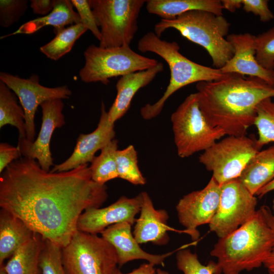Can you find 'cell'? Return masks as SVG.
Here are the masks:
<instances>
[{"instance_id": "24", "label": "cell", "mask_w": 274, "mask_h": 274, "mask_svg": "<svg viewBox=\"0 0 274 274\" xmlns=\"http://www.w3.org/2000/svg\"><path fill=\"white\" fill-rule=\"evenodd\" d=\"M146 4L147 12L159 16L161 19H173L192 10L223 15V8L219 0H149Z\"/></svg>"}, {"instance_id": "1", "label": "cell", "mask_w": 274, "mask_h": 274, "mask_svg": "<svg viewBox=\"0 0 274 274\" xmlns=\"http://www.w3.org/2000/svg\"><path fill=\"white\" fill-rule=\"evenodd\" d=\"M108 196L106 185L92 180L88 164L51 172L36 159L22 157L1 173V209L61 248L78 230L80 215L100 208Z\"/></svg>"}, {"instance_id": "34", "label": "cell", "mask_w": 274, "mask_h": 274, "mask_svg": "<svg viewBox=\"0 0 274 274\" xmlns=\"http://www.w3.org/2000/svg\"><path fill=\"white\" fill-rule=\"evenodd\" d=\"M26 0H1L0 25L9 27L24 15L27 9Z\"/></svg>"}, {"instance_id": "45", "label": "cell", "mask_w": 274, "mask_h": 274, "mask_svg": "<svg viewBox=\"0 0 274 274\" xmlns=\"http://www.w3.org/2000/svg\"><path fill=\"white\" fill-rule=\"evenodd\" d=\"M272 214L273 215H274V199H273V201H272Z\"/></svg>"}, {"instance_id": "33", "label": "cell", "mask_w": 274, "mask_h": 274, "mask_svg": "<svg viewBox=\"0 0 274 274\" xmlns=\"http://www.w3.org/2000/svg\"><path fill=\"white\" fill-rule=\"evenodd\" d=\"M255 57L262 67L274 70V26L256 36Z\"/></svg>"}, {"instance_id": "5", "label": "cell", "mask_w": 274, "mask_h": 274, "mask_svg": "<svg viewBox=\"0 0 274 274\" xmlns=\"http://www.w3.org/2000/svg\"><path fill=\"white\" fill-rule=\"evenodd\" d=\"M230 25L223 15L192 10L173 19H161L154 26V33L160 38L168 28L177 30L183 37L204 48L211 56L213 65L221 68L234 54L232 45L225 38Z\"/></svg>"}, {"instance_id": "20", "label": "cell", "mask_w": 274, "mask_h": 274, "mask_svg": "<svg viewBox=\"0 0 274 274\" xmlns=\"http://www.w3.org/2000/svg\"><path fill=\"white\" fill-rule=\"evenodd\" d=\"M163 68L162 63L159 62L153 67L121 77L116 84L115 99L107 112L109 122L114 124L122 118L128 110L137 92L149 84Z\"/></svg>"}, {"instance_id": "17", "label": "cell", "mask_w": 274, "mask_h": 274, "mask_svg": "<svg viewBox=\"0 0 274 274\" xmlns=\"http://www.w3.org/2000/svg\"><path fill=\"white\" fill-rule=\"evenodd\" d=\"M227 40L232 45L234 54L220 68L223 74L257 77L274 85V70L263 68L256 60V36L248 32L232 33L228 35Z\"/></svg>"}, {"instance_id": "15", "label": "cell", "mask_w": 274, "mask_h": 274, "mask_svg": "<svg viewBox=\"0 0 274 274\" xmlns=\"http://www.w3.org/2000/svg\"><path fill=\"white\" fill-rule=\"evenodd\" d=\"M143 200L141 192L132 198L121 196L105 208L87 209L78 219L77 230L97 234L115 224L127 222L132 225L136 221L135 216L140 212Z\"/></svg>"}, {"instance_id": "8", "label": "cell", "mask_w": 274, "mask_h": 274, "mask_svg": "<svg viewBox=\"0 0 274 274\" xmlns=\"http://www.w3.org/2000/svg\"><path fill=\"white\" fill-rule=\"evenodd\" d=\"M61 255L66 274H116L119 269L116 250L97 234L77 230Z\"/></svg>"}, {"instance_id": "42", "label": "cell", "mask_w": 274, "mask_h": 274, "mask_svg": "<svg viewBox=\"0 0 274 274\" xmlns=\"http://www.w3.org/2000/svg\"><path fill=\"white\" fill-rule=\"evenodd\" d=\"M274 190V180L260 189L256 194L259 197H262L267 193Z\"/></svg>"}, {"instance_id": "29", "label": "cell", "mask_w": 274, "mask_h": 274, "mask_svg": "<svg viewBox=\"0 0 274 274\" xmlns=\"http://www.w3.org/2000/svg\"><path fill=\"white\" fill-rule=\"evenodd\" d=\"M267 98L260 102L256 108V126L258 137L257 143L261 149L262 147L274 142V101Z\"/></svg>"}, {"instance_id": "44", "label": "cell", "mask_w": 274, "mask_h": 274, "mask_svg": "<svg viewBox=\"0 0 274 274\" xmlns=\"http://www.w3.org/2000/svg\"><path fill=\"white\" fill-rule=\"evenodd\" d=\"M0 274H7L5 269L4 264L0 266Z\"/></svg>"}, {"instance_id": "27", "label": "cell", "mask_w": 274, "mask_h": 274, "mask_svg": "<svg viewBox=\"0 0 274 274\" xmlns=\"http://www.w3.org/2000/svg\"><path fill=\"white\" fill-rule=\"evenodd\" d=\"M88 29L81 23L65 27L55 33V37L40 48V51L48 58L58 60L70 52L76 41Z\"/></svg>"}, {"instance_id": "13", "label": "cell", "mask_w": 274, "mask_h": 274, "mask_svg": "<svg viewBox=\"0 0 274 274\" xmlns=\"http://www.w3.org/2000/svg\"><path fill=\"white\" fill-rule=\"evenodd\" d=\"M220 186L213 178L202 189L185 195L176 206L180 223L191 233V239L197 241L200 233L198 226L211 222L220 203Z\"/></svg>"}, {"instance_id": "43", "label": "cell", "mask_w": 274, "mask_h": 274, "mask_svg": "<svg viewBox=\"0 0 274 274\" xmlns=\"http://www.w3.org/2000/svg\"><path fill=\"white\" fill-rule=\"evenodd\" d=\"M156 274H170L167 271L162 270L160 268H158L156 269Z\"/></svg>"}, {"instance_id": "12", "label": "cell", "mask_w": 274, "mask_h": 274, "mask_svg": "<svg viewBox=\"0 0 274 274\" xmlns=\"http://www.w3.org/2000/svg\"><path fill=\"white\" fill-rule=\"evenodd\" d=\"M0 81L5 83L18 97L25 115L26 138L33 142L36 135L35 115L39 106L53 99L68 98L72 91L66 85L48 87L40 83L39 77L32 75L27 79L1 72Z\"/></svg>"}, {"instance_id": "32", "label": "cell", "mask_w": 274, "mask_h": 274, "mask_svg": "<svg viewBox=\"0 0 274 274\" xmlns=\"http://www.w3.org/2000/svg\"><path fill=\"white\" fill-rule=\"evenodd\" d=\"M41 274H66L61 255V248L47 239H43L40 256Z\"/></svg>"}, {"instance_id": "2", "label": "cell", "mask_w": 274, "mask_h": 274, "mask_svg": "<svg viewBox=\"0 0 274 274\" xmlns=\"http://www.w3.org/2000/svg\"><path fill=\"white\" fill-rule=\"evenodd\" d=\"M196 88L200 109L208 122L228 136L246 135L254 125L258 104L274 97V85L257 77L236 73L198 82Z\"/></svg>"}, {"instance_id": "35", "label": "cell", "mask_w": 274, "mask_h": 274, "mask_svg": "<svg viewBox=\"0 0 274 274\" xmlns=\"http://www.w3.org/2000/svg\"><path fill=\"white\" fill-rule=\"evenodd\" d=\"M71 2L77 10L81 23L89 30L99 42L101 39V32L97 25L89 0H71Z\"/></svg>"}, {"instance_id": "6", "label": "cell", "mask_w": 274, "mask_h": 274, "mask_svg": "<svg viewBox=\"0 0 274 274\" xmlns=\"http://www.w3.org/2000/svg\"><path fill=\"white\" fill-rule=\"evenodd\" d=\"M84 56L85 64L79 73L81 80L104 85L108 84L111 78L146 70L159 62L135 52L130 46L104 48L92 44L87 47Z\"/></svg>"}, {"instance_id": "26", "label": "cell", "mask_w": 274, "mask_h": 274, "mask_svg": "<svg viewBox=\"0 0 274 274\" xmlns=\"http://www.w3.org/2000/svg\"><path fill=\"white\" fill-rule=\"evenodd\" d=\"M16 95L5 83L0 81V128L6 125L18 129L19 138H26L25 115L18 103Z\"/></svg>"}, {"instance_id": "21", "label": "cell", "mask_w": 274, "mask_h": 274, "mask_svg": "<svg viewBox=\"0 0 274 274\" xmlns=\"http://www.w3.org/2000/svg\"><path fill=\"white\" fill-rule=\"evenodd\" d=\"M35 232L24 221L9 211H0V266L23 245L31 239Z\"/></svg>"}, {"instance_id": "16", "label": "cell", "mask_w": 274, "mask_h": 274, "mask_svg": "<svg viewBox=\"0 0 274 274\" xmlns=\"http://www.w3.org/2000/svg\"><path fill=\"white\" fill-rule=\"evenodd\" d=\"M115 136L114 124L108 121L107 112L104 103L102 102L101 114L96 128L88 134L81 133L72 155L62 163L54 165L50 171H68L81 165L91 162L95 157V153L114 139Z\"/></svg>"}, {"instance_id": "41", "label": "cell", "mask_w": 274, "mask_h": 274, "mask_svg": "<svg viewBox=\"0 0 274 274\" xmlns=\"http://www.w3.org/2000/svg\"><path fill=\"white\" fill-rule=\"evenodd\" d=\"M223 9L231 12H234L236 9L242 6V0H222L221 1Z\"/></svg>"}, {"instance_id": "18", "label": "cell", "mask_w": 274, "mask_h": 274, "mask_svg": "<svg viewBox=\"0 0 274 274\" xmlns=\"http://www.w3.org/2000/svg\"><path fill=\"white\" fill-rule=\"evenodd\" d=\"M143 203L140 215L135 222L133 235L140 245L150 242L156 245H164L169 241L168 231L184 233L191 237L187 229L178 230L169 226V216L165 210H156L146 192H142Z\"/></svg>"}, {"instance_id": "25", "label": "cell", "mask_w": 274, "mask_h": 274, "mask_svg": "<svg viewBox=\"0 0 274 274\" xmlns=\"http://www.w3.org/2000/svg\"><path fill=\"white\" fill-rule=\"evenodd\" d=\"M44 238L36 233L4 265L7 274H41L40 256Z\"/></svg>"}, {"instance_id": "30", "label": "cell", "mask_w": 274, "mask_h": 274, "mask_svg": "<svg viewBox=\"0 0 274 274\" xmlns=\"http://www.w3.org/2000/svg\"><path fill=\"white\" fill-rule=\"evenodd\" d=\"M116 159L118 178L136 185L146 184V180L138 166L137 152L133 145L118 149Z\"/></svg>"}, {"instance_id": "31", "label": "cell", "mask_w": 274, "mask_h": 274, "mask_svg": "<svg viewBox=\"0 0 274 274\" xmlns=\"http://www.w3.org/2000/svg\"><path fill=\"white\" fill-rule=\"evenodd\" d=\"M177 266L184 274H221L222 270L217 262L210 261L207 265L202 264L197 255L182 247L176 254Z\"/></svg>"}, {"instance_id": "40", "label": "cell", "mask_w": 274, "mask_h": 274, "mask_svg": "<svg viewBox=\"0 0 274 274\" xmlns=\"http://www.w3.org/2000/svg\"><path fill=\"white\" fill-rule=\"evenodd\" d=\"M116 274H156V269H155L153 264L148 262L142 264L138 268L129 273H123L118 269Z\"/></svg>"}, {"instance_id": "14", "label": "cell", "mask_w": 274, "mask_h": 274, "mask_svg": "<svg viewBox=\"0 0 274 274\" xmlns=\"http://www.w3.org/2000/svg\"><path fill=\"white\" fill-rule=\"evenodd\" d=\"M42 124L39 135L32 142L26 138H18L17 147L23 157L36 159L41 168L49 172L53 165L50 151V142L54 130L65 124L62 114L64 104L62 99L47 100L41 105Z\"/></svg>"}, {"instance_id": "39", "label": "cell", "mask_w": 274, "mask_h": 274, "mask_svg": "<svg viewBox=\"0 0 274 274\" xmlns=\"http://www.w3.org/2000/svg\"><path fill=\"white\" fill-rule=\"evenodd\" d=\"M30 2L33 13L44 16L53 10L55 0H31Z\"/></svg>"}, {"instance_id": "19", "label": "cell", "mask_w": 274, "mask_h": 274, "mask_svg": "<svg viewBox=\"0 0 274 274\" xmlns=\"http://www.w3.org/2000/svg\"><path fill=\"white\" fill-rule=\"evenodd\" d=\"M100 234L116 250L119 266L134 260H145L154 265L164 266L165 259L174 253L156 255L145 251L134 238L131 232V225L127 222L110 226Z\"/></svg>"}, {"instance_id": "23", "label": "cell", "mask_w": 274, "mask_h": 274, "mask_svg": "<svg viewBox=\"0 0 274 274\" xmlns=\"http://www.w3.org/2000/svg\"><path fill=\"white\" fill-rule=\"evenodd\" d=\"M238 179L254 195L274 180V145L259 151Z\"/></svg>"}, {"instance_id": "22", "label": "cell", "mask_w": 274, "mask_h": 274, "mask_svg": "<svg viewBox=\"0 0 274 274\" xmlns=\"http://www.w3.org/2000/svg\"><path fill=\"white\" fill-rule=\"evenodd\" d=\"M80 23V16L74 10L71 1L55 0L54 8L49 14L24 23L15 32L3 36L1 38L17 34H31L48 25L54 27L55 33L66 25Z\"/></svg>"}, {"instance_id": "9", "label": "cell", "mask_w": 274, "mask_h": 274, "mask_svg": "<svg viewBox=\"0 0 274 274\" xmlns=\"http://www.w3.org/2000/svg\"><path fill=\"white\" fill-rule=\"evenodd\" d=\"M104 48L130 46L138 29V20L145 0H89Z\"/></svg>"}, {"instance_id": "38", "label": "cell", "mask_w": 274, "mask_h": 274, "mask_svg": "<svg viewBox=\"0 0 274 274\" xmlns=\"http://www.w3.org/2000/svg\"><path fill=\"white\" fill-rule=\"evenodd\" d=\"M260 209L270 226L274 237V215L272 214L270 209L266 206H263L260 207ZM264 266L266 268L269 274H274V243L272 250L263 263Z\"/></svg>"}, {"instance_id": "4", "label": "cell", "mask_w": 274, "mask_h": 274, "mask_svg": "<svg viewBox=\"0 0 274 274\" xmlns=\"http://www.w3.org/2000/svg\"><path fill=\"white\" fill-rule=\"evenodd\" d=\"M138 49L142 53H154L162 58L168 65L169 82L161 97L153 104H147L141 108L142 117L150 120L161 112L167 99L180 89L194 83L210 82L222 78L225 74L220 68L194 62L180 52L176 42L161 40L154 32H148L139 41Z\"/></svg>"}, {"instance_id": "10", "label": "cell", "mask_w": 274, "mask_h": 274, "mask_svg": "<svg viewBox=\"0 0 274 274\" xmlns=\"http://www.w3.org/2000/svg\"><path fill=\"white\" fill-rule=\"evenodd\" d=\"M227 136L203 151L198 158L220 186L238 178L250 160L261 150L254 136Z\"/></svg>"}, {"instance_id": "7", "label": "cell", "mask_w": 274, "mask_h": 274, "mask_svg": "<svg viewBox=\"0 0 274 274\" xmlns=\"http://www.w3.org/2000/svg\"><path fill=\"white\" fill-rule=\"evenodd\" d=\"M171 122L177 153L181 158L204 151L226 135L223 130L208 122L196 92L189 94L179 105L172 114Z\"/></svg>"}, {"instance_id": "3", "label": "cell", "mask_w": 274, "mask_h": 274, "mask_svg": "<svg viewBox=\"0 0 274 274\" xmlns=\"http://www.w3.org/2000/svg\"><path fill=\"white\" fill-rule=\"evenodd\" d=\"M274 243L272 231L260 208L247 222L219 238L210 254L217 259L224 274H239L258 268Z\"/></svg>"}, {"instance_id": "37", "label": "cell", "mask_w": 274, "mask_h": 274, "mask_svg": "<svg viewBox=\"0 0 274 274\" xmlns=\"http://www.w3.org/2000/svg\"><path fill=\"white\" fill-rule=\"evenodd\" d=\"M19 149L6 143L0 144V173L14 161L21 157Z\"/></svg>"}, {"instance_id": "11", "label": "cell", "mask_w": 274, "mask_h": 274, "mask_svg": "<svg viewBox=\"0 0 274 274\" xmlns=\"http://www.w3.org/2000/svg\"><path fill=\"white\" fill-rule=\"evenodd\" d=\"M255 195L238 179L221 186L218 209L209 226L210 230L222 238L250 220L255 214Z\"/></svg>"}, {"instance_id": "28", "label": "cell", "mask_w": 274, "mask_h": 274, "mask_svg": "<svg viewBox=\"0 0 274 274\" xmlns=\"http://www.w3.org/2000/svg\"><path fill=\"white\" fill-rule=\"evenodd\" d=\"M118 141L113 139L101 150L100 154L95 156L89 168L92 180L101 185L118 178L116 164Z\"/></svg>"}, {"instance_id": "36", "label": "cell", "mask_w": 274, "mask_h": 274, "mask_svg": "<svg viewBox=\"0 0 274 274\" xmlns=\"http://www.w3.org/2000/svg\"><path fill=\"white\" fill-rule=\"evenodd\" d=\"M243 10L259 17L261 22H267L274 18L267 0H242Z\"/></svg>"}]
</instances>
